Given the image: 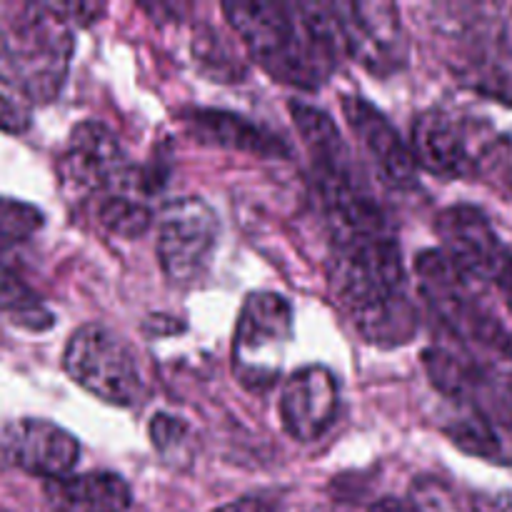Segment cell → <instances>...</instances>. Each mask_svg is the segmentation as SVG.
I'll return each mask as SVG.
<instances>
[{
  "label": "cell",
  "mask_w": 512,
  "mask_h": 512,
  "mask_svg": "<svg viewBox=\"0 0 512 512\" xmlns=\"http://www.w3.org/2000/svg\"><path fill=\"white\" fill-rule=\"evenodd\" d=\"M223 13L250 58L278 83L318 90L345 55L330 5L225 3Z\"/></svg>",
  "instance_id": "6da1fadb"
},
{
  "label": "cell",
  "mask_w": 512,
  "mask_h": 512,
  "mask_svg": "<svg viewBox=\"0 0 512 512\" xmlns=\"http://www.w3.org/2000/svg\"><path fill=\"white\" fill-rule=\"evenodd\" d=\"M63 368L75 385L118 408H133L143 398V375L133 350L103 325H83L70 335Z\"/></svg>",
  "instance_id": "3957f363"
},
{
  "label": "cell",
  "mask_w": 512,
  "mask_h": 512,
  "mask_svg": "<svg viewBox=\"0 0 512 512\" xmlns=\"http://www.w3.org/2000/svg\"><path fill=\"white\" fill-rule=\"evenodd\" d=\"M0 512H8V510H0Z\"/></svg>",
  "instance_id": "e575fe53"
},
{
  "label": "cell",
  "mask_w": 512,
  "mask_h": 512,
  "mask_svg": "<svg viewBox=\"0 0 512 512\" xmlns=\"http://www.w3.org/2000/svg\"><path fill=\"white\" fill-rule=\"evenodd\" d=\"M343 115L350 130L360 140L365 153L373 160L380 178L398 190H410L418 183V165H415L410 145L400 138L385 113L360 95H345Z\"/></svg>",
  "instance_id": "4fadbf2b"
},
{
  "label": "cell",
  "mask_w": 512,
  "mask_h": 512,
  "mask_svg": "<svg viewBox=\"0 0 512 512\" xmlns=\"http://www.w3.org/2000/svg\"><path fill=\"white\" fill-rule=\"evenodd\" d=\"M313 512H325V510H313Z\"/></svg>",
  "instance_id": "d6a6232c"
},
{
  "label": "cell",
  "mask_w": 512,
  "mask_h": 512,
  "mask_svg": "<svg viewBox=\"0 0 512 512\" xmlns=\"http://www.w3.org/2000/svg\"><path fill=\"white\" fill-rule=\"evenodd\" d=\"M510 395H512V383H510Z\"/></svg>",
  "instance_id": "836d02e7"
},
{
  "label": "cell",
  "mask_w": 512,
  "mask_h": 512,
  "mask_svg": "<svg viewBox=\"0 0 512 512\" xmlns=\"http://www.w3.org/2000/svg\"><path fill=\"white\" fill-rule=\"evenodd\" d=\"M185 128L200 143L235 153L258 155V158H285L290 153L283 138L270 133L265 125L253 123L238 113L220 108H188L180 113Z\"/></svg>",
  "instance_id": "9a60e30c"
},
{
  "label": "cell",
  "mask_w": 512,
  "mask_h": 512,
  "mask_svg": "<svg viewBox=\"0 0 512 512\" xmlns=\"http://www.w3.org/2000/svg\"><path fill=\"white\" fill-rule=\"evenodd\" d=\"M368 512H423L418 505H413L410 500L403 498H383L378 503L370 505Z\"/></svg>",
  "instance_id": "f546056e"
},
{
  "label": "cell",
  "mask_w": 512,
  "mask_h": 512,
  "mask_svg": "<svg viewBox=\"0 0 512 512\" xmlns=\"http://www.w3.org/2000/svg\"><path fill=\"white\" fill-rule=\"evenodd\" d=\"M30 118H33V103L25 95L15 70L8 35L0 30V130L20 135L30 128Z\"/></svg>",
  "instance_id": "44dd1931"
},
{
  "label": "cell",
  "mask_w": 512,
  "mask_h": 512,
  "mask_svg": "<svg viewBox=\"0 0 512 512\" xmlns=\"http://www.w3.org/2000/svg\"><path fill=\"white\" fill-rule=\"evenodd\" d=\"M218 218L200 198L170 203L158 220V260L170 283H195L208 270L218 245Z\"/></svg>",
  "instance_id": "52a82bcc"
},
{
  "label": "cell",
  "mask_w": 512,
  "mask_h": 512,
  "mask_svg": "<svg viewBox=\"0 0 512 512\" xmlns=\"http://www.w3.org/2000/svg\"><path fill=\"white\" fill-rule=\"evenodd\" d=\"M403 283V255L395 235L333 243L328 285L350 315L403 295Z\"/></svg>",
  "instance_id": "277c9868"
},
{
  "label": "cell",
  "mask_w": 512,
  "mask_h": 512,
  "mask_svg": "<svg viewBox=\"0 0 512 512\" xmlns=\"http://www.w3.org/2000/svg\"><path fill=\"white\" fill-rule=\"evenodd\" d=\"M63 175L78 193H113L128 178L120 140L98 120H83L68 135Z\"/></svg>",
  "instance_id": "8fae6325"
},
{
  "label": "cell",
  "mask_w": 512,
  "mask_h": 512,
  "mask_svg": "<svg viewBox=\"0 0 512 512\" xmlns=\"http://www.w3.org/2000/svg\"><path fill=\"white\" fill-rule=\"evenodd\" d=\"M435 230L450 263L470 280H495L508 263V250L483 210L473 205L445 208L435 220Z\"/></svg>",
  "instance_id": "30bf717a"
},
{
  "label": "cell",
  "mask_w": 512,
  "mask_h": 512,
  "mask_svg": "<svg viewBox=\"0 0 512 512\" xmlns=\"http://www.w3.org/2000/svg\"><path fill=\"white\" fill-rule=\"evenodd\" d=\"M43 213L25 200L0 195V253L25 243L43 228Z\"/></svg>",
  "instance_id": "d4e9b609"
},
{
  "label": "cell",
  "mask_w": 512,
  "mask_h": 512,
  "mask_svg": "<svg viewBox=\"0 0 512 512\" xmlns=\"http://www.w3.org/2000/svg\"><path fill=\"white\" fill-rule=\"evenodd\" d=\"M415 270H418L420 288H423L430 308L455 335L493 350L508 348V335L495 323V318H490L480 308L473 293V280L460 273L443 250L420 253Z\"/></svg>",
  "instance_id": "5b68a950"
},
{
  "label": "cell",
  "mask_w": 512,
  "mask_h": 512,
  "mask_svg": "<svg viewBox=\"0 0 512 512\" xmlns=\"http://www.w3.org/2000/svg\"><path fill=\"white\" fill-rule=\"evenodd\" d=\"M448 438L458 445L463 453L475 455L483 460H500L505 458V445L500 440L498 430H495L493 420L478 408H468L465 413L455 415L448 425H445Z\"/></svg>",
  "instance_id": "7402d4cb"
},
{
  "label": "cell",
  "mask_w": 512,
  "mask_h": 512,
  "mask_svg": "<svg viewBox=\"0 0 512 512\" xmlns=\"http://www.w3.org/2000/svg\"><path fill=\"white\" fill-rule=\"evenodd\" d=\"M5 453L15 468L48 480L73 473L80 458V443L73 433L40 418H25L5 430Z\"/></svg>",
  "instance_id": "5bb4252c"
},
{
  "label": "cell",
  "mask_w": 512,
  "mask_h": 512,
  "mask_svg": "<svg viewBox=\"0 0 512 512\" xmlns=\"http://www.w3.org/2000/svg\"><path fill=\"white\" fill-rule=\"evenodd\" d=\"M8 35L15 70L30 103L58 98L68 78L75 40L73 25L50 3L25 5Z\"/></svg>",
  "instance_id": "7a4b0ae2"
},
{
  "label": "cell",
  "mask_w": 512,
  "mask_h": 512,
  "mask_svg": "<svg viewBox=\"0 0 512 512\" xmlns=\"http://www.w3.org/2000/svg\"><path fill=\"white\" fill-rule=\"evenodd\" d=\"M193 55L213 78H240L243 75L238 55L225 50L223 38L218 33H213V30H205L203 35L195 38Z\"/></svg>",
  "instance_id": "484cf974"
},
{
  "label": "cell",
  "mask_w": 512,
  "mask_h": 512,
  "mask_svg": "<svg viewBox=\"0 0 512 512\" xmlns=\"http://www.w3.org/2000/svg\"><path fill=\"white\" fill-rule=\"evenodd\" d=\"M495 283H498L500 295H503L505 305H508V310L512 313V258H508V263L503 265V270H500V275L495 278Z\"/></svg>",
  "instance_id": "1f68e13d"
},
{
  "label": "cell",
  "mask_w": 512,
  "mask_h": 512,
  "mask_svg": "<svg viewBox=\"0 0 512 512\" xmlns=\"http://www.w3.org/2000/svg\"><path fill=\"white\" fill-rule=\"evenodd\" d=\"M45 495L58 512H125L133 500L128 483L115 473H83L48 480Z\"/></svg>",
  "instance_id": "e0dca14e"
},
{
  "label": "cell",
  "mask_w": 512,
  "mask_h": 512,
  "mask_svg": "<svg viewBox=\"0 0 512 512\" xmlns=\"http://www.w3.org/2000/svg\"><path fill=\"white\" fill-rule=\"evenodd\" d=\"M460 83L498 103L512 105V48L490 30H468L455 53Z\"/></svg>",
  "instance_id": "2e32d148"
},
{
  "label": "cell",
  "mask_w": 512,
  "mask_h": 512,
  "mask_svg": "<svg viewBox=\"0 0 512 512\" xmlns=\"http://www.w3.org/2000/svg\"><path fill=\"white\" fill-rule=\"evenodd\" d=\"M98 218L103 223L105 230H110L118 238H140L143 233H148L150 223H153V215L138 200H130L125 195L115 193L100 203Z\"/></svg>",
  "instance_id": "cb8c5ba5"
},
{
  "label": "cell",
  "mask_w": 512,
  "mask_h": 512,
  "mask_svg": "<svg viewBox=\"0 0 512 512\" xmlns=\"http://www.w3.org/2000/svg\"><path fill=\"white\" fill-rule=\"evenodd\" d=\"M185 435V423L180 418H173V415L158 413L150 420V440L158 450H170L183 440Z\"/></svg>",
  "instance_id": "4316f807"
},
{
  "label": "cell",
  "mask_w": 512,
  "mask_h": 512,
  "mask_svg": "<svg viewBox=\"0 0 512 512\" xmlns=\"http://www.w3.org/2000/svg\"><path fill=\"white\" fill-rule=\"evenodd\" d=\"M50 5H53V8L63 15L65 23H70V25H75V23L90 25L105 13V5H95V3H65V5L50 3Z\"/></svg>",
  "instance_id": "83f0119b"
},
{
  "label": "cell",
  "mask_w": 512,
  "mask_h": 512,
  "mask_svg": "<svg viewBox=\"0 0 512 512\" xmlns=\"http://www.w3.org/2000/svg\"><path fill=\"white\" fill-rule=\"evenodd\" d=\"M493 143L488 128L455 118L445 110H425L413 123L415 165L438 178H465L478 173L485 148Z\"/></svg>",
  "instance_id": "ba28073f"
},
{
  "label": "cell",
  "mask_w": 512,
  "mask_h": 512,
  "mask_svg": "<svg viewBox=\"0 0 512 512\" xmlns=\"http://www.w3.org/2000/svg\"><path fill=\"white\" fill-rule=\"evenodd\" d=\"M343 53L355 63L378 75H390L403 68L408 45L403 23L393 3H333Z\"/></svg>",
  "instance_id": "9c48e42d"
},
{
  "label": "cell",
  "mask_w": 512,
  "mask_h": 512,
  "mask_svg": "<svg viewBox=\"0 0 512 512\" xmlns=\"http://www.w3.org/2000/svg\"><path fill=\"white\" fill-rule=\"evenodd\" d=\"M290 115H293L295 128L313 158L315 175H353L348 145L325 110L300 103V100H290Z\"/></svg>",
  "instance_id": "ac0fdd59"
},
{
  "label": "cell",
  "mask_w": 512,
  "mask_h": 512,
  "mask_svg": "<svg viewBox=\"0 0 512 512\" xmlns=\"http://www.w3.org/2000/svg\"><path fill=\"white\" fill-rule=\"evenodd\" d=\"M0 313L33 333L48 330L53 325V315L43 308L35 290L20 278L18 270L5 260V253H0Z\"/></svg>",
  "instance_id": "ffe728a7"
},
{
  "label": "cell",
  "mask_w": 512,
  "mask_h": 512,
  "mask_svg": "<svg viewBox=\"0 0 512 512\" xmlns=\"http://www.w3.org/2000/svg\"><path fill=\"white\" fill-rule=\"evenodd\" d=\"M223 512H275V508L273 503H268L263 498H243L235 505H230V508H225Z\"/></svg>",
  "instance_id": "4dcf8cb0"
},
{
  "label": "cell",
  "mask_w": 512,
  "mask_h": 512,
  "mask_svg": "<svg viewBox=\"0 0 512 512\" xmlns=\"http://www.w3.org/2000/svg\"><path fill=\"white\" fill-rule=\"evenodd\" d=\"M423 365L440 393L458 400V403H470V395L478 388V375H475V370L470 365H465L453 353L440 348L425 350Z\"/></svg>",
  "instance_id": "603a6c76"
},
{
  "label": "cell",
  "mask_w": 512,
  "mask_h": 512,
  "mask_svg": "<svg viewBox=\"0 0 512 512\" xmlns=\"http://www.w3.org/2000/svg\"><path fill=\"white\" fill-rule=\"evenodd\" d=\"M368 343L380 345V348H395V345H405L415 333H418V313H415L413 303L408 295H398L385 303L365 308L360 313L350 315Z\"/></svg>",
  "instance_id": "d6986e66"
},
{
  "label": "cell",
  "mask_w": 512,
  "mask_h": 512,
  "mask_svg": "<svg viewBox=\"0 0 512 512\" xmlns=\"http://www.w3.org/2000/svg\"><path fill=\"white\" fill-rule=\"evenodd\" d=\"M340 405V388L335 375L323 365L298 368L280 393V423L298 443L320 440L335 423Z\"/></svg>",
  "instance_id": "7c38bea8"
},
{
  "label": "cell",
  "mask_w": 512,
  "mask_h": 512,
  "mask_svg": "<svg viewBox=\"0 0 512 512\" xmlns=\"http://www.w3.org/2000/svg\"><path fill=\"white\" fill-rule=\"evenodd\" d=\"M473 512H512V493H480L473 498Z\"/></svg>",
  "instance_id": "f1b7e54d"
},
{
  "label": "cell",
  "mask_w": 512,
  "mask_h": 512,
  "mask_svg": "<svg viewBox=\"0 0 512 512\" xmlns=\"http://www.w3.org/2000/svg\"><path fill=\"white\" fill-rule=\"evenodd\" d=\"M290 338L293 308L288 300L275 293L248 295L235 328V370L243 383L250 388L273 383Z\"/></svg>",
  "instance_id": "8992f818"
}]
</instances>
